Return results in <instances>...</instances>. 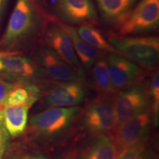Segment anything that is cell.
Returning <instances> with one entry per match:
<instances>
[{"label": "cell", "instance_id": "cell-24", "mask_svg": "<svg viewBox=\"0 0 159 159\" xmlns=\"http://www.w3.org/2000/svg\"><path fill=\"white\" fill-rule=\"evenodd\" d=\"M7 140H8V133L3 126L2 128H0V159H2L3 155L7 149Z\"/></svg>", "mask_w": 159, "mask_h": 159}, {"label": "cell", "instance_id": "cell-21", "mask_svg": "<svg viewBox=\"0 0 159 159\" xmlns=\"http://www.w3.org/2000/svg\"><path fill=\"white\" fill-rule=\"evenodd\" d=\"M144 143L117 150L116 159H152Z\"/></svg>", "mask_w": 159, "mask_h": 159}, {"label": "cell", "instance_id": "cell-16", "mask_svg": "<svg viewBox=\"0 0 159 159\" xmlns=\"http://www.w3.org/2000/svg\"><path fill=\"white\" fill-rule=\"evenodd\" d=\"M30 108L25 105H7L3 109L4 125L11 136H17L25 131Z\"/></svg>", "mask_w": 159, "mask_h": 159}, {"label": "cell", "instance_id": "cell-10", "mask_svg": "<svg viewBox=\"0 0 159 159\" xmlns=\"http://www.w3.org/2000/svg\"><path fill=\"white\" fill-rule=\"evenodd\" d=\"M86 90L81 80L63 81L53 85L45 96V104L51 107H72L81 104Z\"/></svg>", "mask_w": 159, "mask_h": 159}, {"label": "cell", "instance_id": "cell-13", "mask_svg": "<svg viewBox=\"0 0 159 159\" xmlns=\"http://www.w3.org/2000/svg\"><path fill=\"white\" fill-rule=\"evenodd\" d=\"M103 19L107 22L121 25L128 19L138 0H97Z\"/></svg>", "mask_w": 159, "mask_h": 159}, {"label": "cell", "instance_id": "cell-28", "mask_svg": "<svg viewBox=\"0 0 159 159\" xmlns=\"http://www.w3.org/2000/svg\"><path fill=\"white\" fill-rule=\"evenodd\" d=\"M4 126V119H3V113L0 111V128Z\"/></svg>", "mask_w": 159, "mask_h": 159}, {"label": "cell", "instance_id": "cell-8", "mask_svg": "<svg viewBox=\"0 0 159 159\" xmlns=\"http://www.w3.org/2000/svg\"><path fill=\"white\" fill-rule=\"evenodd\" d=\"M37 61L43 74L57 82L82 80L84 77L47 45L39 48Z\"/></svg>", "mask_w": 159, "mask_h": 159}, {"label": "cell", "instance_id": "cell-12", "mask_svg": "<svg viewBox=\"0 0 159 159\" xmlns=\"http://www.w3.org/2000/svg\"><path fill=\"white\" fill-rule=\"evenodd\" d=\"M56 11L61 19L74 25L90 23L97 19L91 0H56Z\"/></svg>", "mask_w": 159, "mask_h": 159}, {"label": "cell", "instance_id": "cell-15", "mask_svg": "<svg viewBox=\"0 0 159 159\" xmlns=\"http://www.w3.org/2000/svg\"><path fill=\"white\" fill-rule=\"evenodd\" d=\"M62 27L70 37L77 58L81 65L86 69H91L102 56V52L85 42L77 34L76 29L69 25H62Z\"/></svg>", "mask_w": 159, "mask_h": 159}, {"label": "cell", "instance_id": "cell-4", "mask_svg": "<svg viewBox=\"0 0 159 159\" xmlns=\"http://www.w3.org/2000/svg\"><path fill=\"white\" fill-rule=\"evenodd\" d=\"M113 102L116 128L136 115L150 109L149 91L142 85L134 84L119 91Z\"/></svg>", "mask_w": 159, "mask_h": 159}, {"label": "cell", "instance_id": "cell-25", "mask_svg": "<svg viewBox=\"0 0 159 159\" xmlns=\"http://www.w3.org/2000/svg\"><path fill=\"white\" fill-rule=\"evenodd\" d=\"M16 159H47L43 155L39 152H31L17 157Z\"/></svg>", "mask_w": 159, "mask_h": 159}, {"label": "cell", "instance_id": "cell-2", "mask_svg": "<svg viewBox=\"0 0 159 159\" xmlns=\"http://www.w3.org/2000/svg\"><path fill=\"white\" fill-rule=\"evenodd\" d=\"M108 41L119 54L136 64L148 68L158 65V37H111Z\"/></svg>", "mask_w": 159, "mask_h": 159}, {"label": "cell", "instance_id": "cell-26", "mask_svg": "<svg viewBox=\"0 0 159 159\" xmlns=\"http://www.w3.org/2000/svg\"><path fill=\"white\" fill-rule=\"evenodd\" d=\"M14 54V52H0V71H2L3 69V63L2 59L6 56H8L10 55Z\"/></svg>", "mask_w": 159, "mask_h": 159}, {"label": "cell", "instance_id": "cell-19", "mask_svg": "<svg viewBox=\"0 0 159 159\" xmlns=\"http://www.w3.org/2000/svg\"><path fill=\"white\" fill-rule=\"evenodd\" d=\"M76 30L80 39L94 48L99 51L119 54L110 42L105 39L102 33L92 26L86 25H81L76 29Z\"/></svg>", "mask_w": 159, "mask_h": 159}, {"label": "cell", "instance_id": "cell-14", "mask_svg": "<svg viewBox=\"0 0 159 159\" xmlns=\"http://www.w3.org/2000/svg\"><path fill=\"white\" fill-rule=\"evenodd\" d=\"M10 55L2 59L3 63L4 74L8 77L20 80L29 79L39 73V67L30 60L16 55Z\"/></svg>", "mask_w": 159, "mask_h": 159}, {"label": "cell", "instance_id": "cell-9", "mask_svg": "<svg viewBox=\"0 0 159 159\" xmlns=\"http://www.w3.org/2000/svg\"><path fill=\"white\" fill-rule=\"evenodd\" d=\"M107 60L111 85L115 92L139 82L142 70L138 64L116 53H110Z\"/></svg>", "mask_w": 159, "mask_h": 159}, {"label": "cell", "instance_id": "cell-18", "mask_svg": "<svg viewBox=\"0 0 159 159\" xmlns=\"http://www.w3.org/2000/svg\"><path fill=\"white\" fill-rule=\"evenodd\" d=\"M117 149L114 139L108 135L97 136L82 159H116Z\"/></svg>", "mask_w": 159, "mask_h": 159}, {"label": "cell", "instance_id": "cell-23", "mask_svg": "<svg viewBox=\"0 0 159 159\" xmlns=\"http://www.w3.org/2000/svg\"><path fill=\"white\" fill-rule=\"evenodd\" d=\"M16 83H11L0 78V111L3 113V109L5 108V99L7 94L15 86Z\"/></svg>", "mask_w": 159, "mask_h": 159}, {"label": "cell", "instance_id": "cell-7", "mask_svg": "<svg viewBox=\"0 0 159 159\" xmlns=\"http://www.w3.org/2000/svg\"><path fill=\"white\" fill-rule=\"evenodd\" d=\"M159 23V0H141L128 19L120 25L122 36L156 29Z\"/></svg>", "mask_w": 159, "mask_h": 159}, {"label": "cell", "instance_id": "cell-5", "mask_svg": "<svg viewBox=\"0 0 159 159\" xmlns=\"http://www.w3.org/2000/svg\"><path fill=\"white\" fill-rule=\"evenodd\" d=\"M84 128L93 136L108 135L116 129L113 102L105 98H99L89 103L83 116Z\"/></svg>", "mask_w": 159, "mask_h": 159}, {"label": "cell", "instance_id": "cell-20", "mask_svg": "<svg viewBox=\"0 0 159 159\" xmlns=\"http://www.w3.org/2000/svg\"><path fill=\"white\" fill-rule=\"evenodd\" d=\"M91 69H92L91 74H92L93 83L97 90L101 91L103 94L115 93L111 85L107 57H103L102 55L97 60Z\"/></svg>", "mask_w": 159, "mask_h": 159}, {"label": "cell", "instance_id": "cell-11", "mask_svg": "<svg viewBox=\"0 0 159 159\" xmlns=\"http://www.w3.org/2000/svg\"><path fill=\"white\" fill-rule=\"evenodd\" d=\"M45 40L47 46L53 49L66 63L70 65L81 75H84L83 66L75 53L73 43L62 26L51 24L45 33Z\"/></svg>", "mask_w": 159, "mask_h": 159}, {"label": "cell", "instance_id": "cell-17", "mask_svg": "<svg viewBox=\"0 0 159 159\" xmlns=\"http://www.w3.org/2000/svg\"><path fill=\"white\" fill-rule=\"evenodd\" d=\"M40 90L37 85L33 84L16 83L7 94L5 106L7 105H25L30 108L39 99Z\"/></svg>", "mask_w": 159, "mask_h": 159}, {"label": "cell", "instance_id": "cell-3", "mask_svg": "<svg viewBox=\"0 0 159 159\" xmlns=\"http://www.w3.org/2000/svg\"><path fill=\"white\" fill-rule=\"evenodd\" d=\"M80 111L78 106L51 107L32 116L29 125L39 136H55L71 126Z\"/></svg>", "mask_w": 159, "mask_h": 159}, {"label": "cell", "instance_id": "cell-22", "mask_svg": "<svg viewBox=\"0 0 159 159\" xmlns=\"http://www.w3.org/2000/svg\"><path fill=\"white\" fill-rule=\"evenodd\" d=\"M150 99H151V111L152 114V119H153L154 125L157 126L158 123L159 116V76L157 72L152 77V80L150 83Z\"/></svg>", "mask_w": 159, "mask_h": 159}, {"label": "cell", "instance_id": "cell-27", "mask_svg": "<svg viewBox=\"0 0 159 159\" xmlns=\"http://www.w3.org/2000/svg\"><path fill=\"white\" fill-rule=\"evenodd\" d=\"M7 1L8 0H0V18H1L2 14L4 10H5V7L6 5H7Z\"/></svg>", "mask_w": 159, "mask_h": 159}, {"label": "cell", "instance_id": "cell-1", "mask_svg": "<svg viewBox=\"0 0 159 159\" xmlns=\"http://www.w3.org/2000/svg\"><path fill=\"white\" fill-rule=\"evenodd\" d=\"M39 16L32 0H17L0 47L11 49L33 33L39 26Z\"/></svg>", "mask_w": 159, "mask_h": 159}, {"label": "cell", "instance_id": "cell-6", "mask_svg": "<svg viewBox=\"0 0 159 159\" xmlns=\"http://www.w3.org/2000/svg\"><path fill=\"white\" fill-rule=\"evenodd\" d=\"M152 122V111L148 109L117 127L113 138L117 150L146 142Z\"/></svg>", "mask_w": 159, "mask_h": 159}]
</instances>
